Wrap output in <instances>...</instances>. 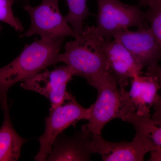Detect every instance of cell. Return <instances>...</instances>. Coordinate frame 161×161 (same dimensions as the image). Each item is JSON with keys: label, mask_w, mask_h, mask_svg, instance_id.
I'll list each match as a JSON object with an SVG mask.
<instances>
[{"label": "cell", "mask_w": 161, "mask_h": 161, "mask_svg": "<svg viewBox=\"0 0 161 161\" xmlns=\"http://www.w3.org/2000/svg\"><path fill=\"white\" fill-rule=\"evenodd\" d=\"M64 40L36 39L26 45L17 58L0 68V103L3 111L9 108L7 93L13 86L26 81L58 63Z\"/></svg>", "instance_id": "6da1fadb"}, {"label": "cell", "mask_w": 161, "mask_h": 161, "mask_svg": "<svg viewBox=\"0 0 161 161\" xmlns=\"http://www.w3.org/2000/svg\"><path fill=\"white\" fill-rule=\"evenodd\" d=\"M118 86L114 76L109 73L102 76L93 87L98 91V97L90 107L89 122L85 125L92 134L101 135L103 127L110 121L122 119L128 112L135 111L128 91Z\"/></svg>", "instance_id": "7a4b0ae2"}, {"label": "cell", "mask_w": 161, "mask_h": 161, "mask_svg": "<svg viewBox=\"0 0 161 161\" xmlns=\"http://www.w3.org/2000/svg\"><path fill=\"white\" fill-rule=\"evenodd\" d=\"M98 6L96 26L86 29L93 36L107 40L130 27L148 26L145 13L136 6L126 5L120 0H97Z\"/></svg>", "instance_id": "3957f363"}, {"label": "cell", "mask_w": 161, "mask_h": 161, "mask_svg": "<svg viewBox=\"0 0 161 161\" xmlns=\"http://www.w3.org/2000/svg\"><path fill=\"white\" fill-rule=\"evenodd\" d=\"M78 40L104 55L110 73L120 88H125L129 84V80L136 75H142V68L129 51L117 40L93 36L86 28Z\"/></svg>", "instance_id": "277c9868"}, {"label": "cell", "mask_w": 161, "mask_h": 161, "mask_svg": "<svg viewBox=\"0 0 161 161\" xmlns=\"http://www.w3.org/2000/svg\"><path fill=\"white\" fill-rule=\"evenodd\" d=\"M60 0H42L39 6L25 5L23 9L28 12L31 20L29 29L20 37L40 36L42 39L58 40L70 36L80 38L60 12Z\"/></svg>", "instance_id": "5b68a950"}, {"label": "cell", "mask_w": 161, "mask_h": 161, "mask_svg": "<svg viewBox=\"0 0 161 161\" xmlns=\"http://www.w3.org/2000/svg\"><path fill=\"white\" fill-rule=\"evenodd\" d=\"M49 110V116L45 119V131L39 138L40 149L36 161H46L58 136L69 127H75L79 121L88 120L90 115V108L80 105L72 94L61 105Z\"/></svg>", "instance_id": "8992f818"}, {"label": "cell", "mask_w": 161, "mask_h": 161, "mask_svg": "<svg viewBox=\"0 0 161 161\" xmlns=\"http://www.w3.org/2000/svg\"><path fill=\"white\" fill-rule=\"evenodd\" d=\"M59 62L69 67L75 76L85 78L93 87L102 76L110 73L104 55L77 39L66 43L65 52L59 54Z\"/></svg>", "instance_id": "52a82bcc"}, {"label": "cell", "mask_w": 161, "mask_h": 161, "mask_svg": "<svg viewBox=\"0 0 161 161\" xmlns=\"http://www.w3.org/2000/svg\"><path fill=\"white\" fill-rule=\"evenodd\" d=\"M75 73L65 65L52 71L46 70L23 81L21 86L24 89L33 91L48 98L51 103L49 110L53 109L64 103L72 94L67 92V86Z\"/></svg>", "instance_id": "ba28073f"}, {"label": "cell", "mask_w": 161, "mask_h": 161, "mask_svg": "<svg viewBox=\"0 0 161 161\" xmlns=\"http://www.w3.org/2000/svg\"><path fill=\"white\" fill-rule=\"evenodd\" d=\"M117 40L132 54L143 69L157 64L161 60V49L149 26L136 31L126 30L116 34Z\"/></svg>", "instance_id": "9c48e42d"}, {"label": "cell", "mask_w": 161, "mask_h": 161, "mask_svg": "<svg viewBox=\"0 0 161 161\" xmlns=\"http://www.w3.org/2000/svg\"><path fill=\"white\" fill-rule=\"evenodd\" d=\"M92 146L94 153H98L103 161H142L145 155L153 151L152 145L135 136L130 142H112L101 135L92 134Z\"/></svg>", "instance_id": "30bf717a"}, {"label": "cell", "mask_w": 161, "mask_h": 161, "mask_svg": "<svg viewBox=\"0 0 161 161\" xmlns=\"http://www.w3.org/2000/svg\"><path fill=\"white\" fill-rule=\"evenodd\" d=\"M92 140V133L85 125L81 127V132L71 136L60 134L46 161H90L94 153Z\"/></svg>", "instance_id": "8fae6325"}, {"label": "cell", "mask_w": 161, "mask_h": 161, "mask_svg": "<svg viewBox=\"0 0 161 161\" xmlns=\"http://www.w3.org/2000/svg\"><path fill=\"white\" fill-rule=\"evenodd\" d=\"M131 83L128 95L136 113L141 116H151L150 109L160 96V86L157 78L146 73L145 76L136 75L131 78Z\"/></svg>", "instance_id": "7c38bea8"}, {"label": "cell", "mask_w": 161, "mask_h": 161, "mask_svg": "<svg viewBox=\"0 0 161 161\" xmlns=\"http://www.w3.org/2000/svg\"><path fill=\"white\" fill-rule=\"evenodd\" d=\"M122 120L132 124L136 130L135 136L149 142L153 151L161 152V117L141 116L132 111L127 113Z\"/></svg>", "instance_id": "4fadbf2b"}, {"label": "cell", "mask_w": 161, "mask_h": 161, "mask_svg": "<svg viewBox=\"0 0 161 161\" xmlns=\"http://www.w3.org/2000/svg\"><path fill=\"white\" fill-rule=\"evenodd\" d=\"M4 112V121L0 128V161H18L26 139L20 136L14 128L9 108Z\"/></svg>", "instance_id": "5bb4252c"}, {"label": "cell", "mask_w": 161, "mask_h": 161, "mask_svg": "<svg viewBox=\"0 0 161 161\" xmlns=\"http://www.w3.org/2000/svg\"><path fill=\"white\" fill-rule=\"evenodd\" d=\"M68 7V13L65 19L79 36L84 31V21L91 13L87 5V0H65Z\"/></svg>", "instance_id": "9a60e30c"}, {"label": "cell", "mask_w": 161, "mask_h": 161, "mask_svg": "<svg viewBox=\"0 0 161 161\" xmlns=\"http://www.w3.org/2000/svg\"><path fill=\"white\" fill-rule=\"evenodd\" d=\"M148 7L145 18L161 49V0H155Z\"/></svg>", "instance_id": "2e32d148"}, {"label": "cell", "mask_w": 161, "mask_h": 161, "mask_svg": "<svg viewBox=\"0 0 161 161\" xmlns=\"http://www.w3.org/2000/svg\"><path fill=\"white\" fill-rule=\"evenodd\" d=\"M15 0H0V21L8 24L18 32L23 30L22 23L15 16L12 6Z\"/></svg>", "instance_id": "e0dca14e"}, {"label": "cell", "mask_w": 161, "mask_h": 161, "mask_svg": "<svg viewBox=\"0 0 161 161\" xmlns=\"http://www.w3.org/2000/svg\"><path fill=\"white\" fill-rule=\"evenodd\" d=\"M147 74L153 75L157 78L160 86V91L161 92V66L157 64L147 68ZM154 112L152 116L161 118V95L153 107Z\"/></svg>", "instance_id": "ac0fdd59"}, {"label": "cell", "mask_w": 161, "mask_h": 161, "mask_svg": "<svg viewBox=\"0 0 161 161\" xmlns=\"http://www.w3.org/2000/svg\"><path fill=\"white\" fill-rule=\"evenodd\" d=\"M150 153V156L149 161H161V152L153 151Z\"/></svg>", "instance_id": "d6986e66"}, {"label": "cell", "mask_w": 161, "mask_h": 161, "mask_svg": "<svg viewBox=\"0 0 161 161\" xmlns=\"http://www.w3.org/2000/svg\"><path fill=\"white\" fill-rule=\"evenodd\" d=\"M140 5L143 6H148L153 2L155 0H139Z\"/></svg>", "instance_id": "ffe728a7"}, {"label": "cell", "mask_w": 161, "mask_h": 161, "mask_svg": "<svg viewBox=\"0 0 161 161\" xmlns=\"http://www.w3.org/2000/svg\"><path fill=\"white\" fill-rule=\"evenodd\" d=\"M30 1L31 0H15V2H19V3H26V4H27V3H29Z\"/></svg>", "instance_id": "44dd1931"}]
</instances>
